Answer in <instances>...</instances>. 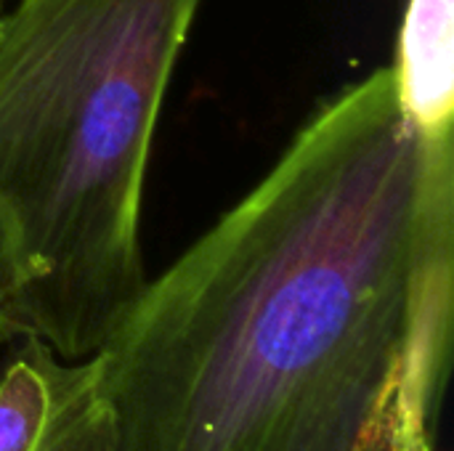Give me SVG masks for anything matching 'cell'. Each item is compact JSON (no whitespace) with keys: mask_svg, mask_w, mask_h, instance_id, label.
Instances as JSON below:
<instances>
[{"mask_svg":"<svg viewBox=\"0 0 454 451\" xmlns=\"http://www.w3.org/2000/svg\"><path fill=\"white\" fill-rule=\"evenodd\" d=\"M454 136L394 66L343 88L98 356L114 451H439Z\"/></svg>","mask_w":454,"mask_h":451,"instance_id":"cell-1","label":"cell"},{"mask_svg":"<svg viewBox=\"0 0 454 451\" xmlns=\"http://www.w3.org/2000/svg\"><path fill=\"white\" fill-rule=\"evenodd\" d=\"M202 0H16L0 11L8 322L96 356L146 284L141 199L162 101Z\"/></svg>","mask_w":454,"mask_h":451,"instance_id":"cell-2","label":"cell"},{"mask_svg":"<svg viewBox=\"0 0 454 451\" xmlns=\"http://www.w3.org/2000/svg\"><path fill=\"white\" fill-rule=\"evenodd\" d=\"M0 451H114L98 356L69 362L16 335L0 362Z\"/></svg>","mask_w":454,"mask_h":451,"instance_id":"cell-3","label":"cell"},{"mask_svg":"<svg viewBox=\"0 0 454 451\" xmlns=\"http://www.w3.org/2000/svg\"><path fill=\"white\" fill-rule=\"evenodd\" d=\"M391 66L410 120L426 133H450L454 117L452 0H410Z\"/></svg>","mask_w":454,"mask_h":451,"instance_id":"cell-4","label":"cell"},{"mask_svg":"<svg viewBox=\"0 0 454 451\" xmlns=\"http://www.w3.org/2000/svg\"><path fill=\"white\" fill-rule=\"evenodd\" d=\"M13 295H16V271H13V263H11L5 237L0 231V322H8V308H11Z\"/></svg>","mask_w":454,"mask_h":451,"instance_id":"cell-5","label":"cell"},{"mask_svg":"<svg viewBox=\"0 0 454 451\" xmlns=\"http://www.w3.org/2000/svg\"><path fill=\"white\" fill-rule=\"evenodd\" d=\"M19 332L8 324V322H0V362H3V356H5V348L11 346V340L16 338Z\"/></svg>","mask_w":454,"mask_h":451,"instance_id":"cell-6","label":"cell"},{"mask_svg":"<svg viewBox=\"0 0 454 451\" xmlns=\"http://www.w3.org/2000/svg\"><path fill=\"white\" fill-rule=\"evenodd\" d=\"M0 11H3V3H0Z\"/></svg>","mask_w":454,"mask_h":451,"instance_id":"cell-7","label":"cell"}]
</instances>
